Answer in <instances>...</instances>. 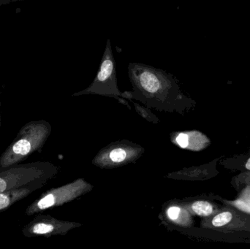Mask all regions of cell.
<instances>
[{
	"instance_id": "1",
	"label": "cell",
	"mask_w": 250,
	"mask_h": 249,
	"mask_svg": "<svg viewBox=\"0 0 250 249\" xmlns=\"http://www.w3.org/2000/svg\"><path fill=\"white\" fill-rule=\"evenodd\" d=\"M50 133L51 126L42 120L23 125L0 156V171L19 165L35 152H41Z\"/></svg>"
},
{
	"instance_id": "2",
	"label": "cell",
	"mask_w": 250,
	"mask_h": 249,
	"mask_svg": "<svg viewBox=\"0 0 250 249\" xmlns=\"http://www.w3.org/2000/svg\"><path fill=\"white\" fill-rule=\"evenodd\" d=\"M128 73L135 90L144 96L167 99L179 92L176 79L164 70L142 63H129Z\"/></svg>"
},
{
	"instance_id": "3",
	"label": "cell",
	"mask_w": 250,
	"mask_h": 249,
	"mask_svg": "<svg viewBox=\"0 0 250 249\" xmlns=\"http://www.w3.org/2000/svg\"><path fill=\"white\" fill-rule=\"evenodd\" d=\"M54 172V168L46 162H30L10 167L0 171V193L46 181Z\"/></svg>"
},
{
	"instance_id": "4",
	"label": "cell",
	"mask_w": 250,
	"mask_h": 249,
	"mask_svg": "<svg viewBox=\"0 0 250 249\" xmlns=\"http://www.w3.org/2000/svg\"><path fill=\"white\" fill-rule=\"evenodd\" d=\"M98 93L104 95H118L117 86L116 61L113 54L111 41L108 39L101 59L98 74L93 83L86 90L80 94Z\"/></svg>"
},
{
	"instance_id": "5",
	"label": "cell",
	"mask_w": 250,
	"mask_h": 249,
	"mask_svg": "<svg viewBox=\"0 0 250 249\" xmlns=\"http://www.w3.org/2000/svg\"><path fill=\"white\" fill-rule=\"evenodd\" d=\"M62 225L57 221L48 216L38 215L33 220L25 225L22 234L26 238L49 236L57 233Z\"/></svg>"
},
{
	"instance_id": "6",
	"label": "cell",
	"mask_w": 250,
	"mask_h": 249,
	"mask_svg": "<svg viewBox=\"0 0 250 249\" xmlns=\"http://www.w3.org/2000/svg\"><path fill=\"white\" fill-rule=\"evenodd\" d=\"M45 181H38L25 187L0 193V213L7 210L15 203L26 198L34 192L39 190Z\"/></svg>"
},
{
	"instance_id": "7",
	"label": "cell",
	"mask_w": 250,
	"mask_h": 249,
	"mask_svg": "<svg viewBox=\"0 0 250 249\" xmlns=\"http://www.w3.org/2000/svg\"><path fill=\"white\" fill-rule=\"evenodd\" d=\"M192 211L199 216H208L212 213V206L208 202L199 201L194 203L192 206Z\"/></svg>"
},
{
	"instance_id": "8",
	"label": "cell",
	"mask_w": 250,
	"mask_h": 249,
	"mask_svg": "<svg viewBox=\"0 0 250 249\" xmlns=\"http://www.w3.org/2000/svg\"><path fill=\"white\" fill-rule=\"evenodd\" d=\"M232 218H233V216L230 212H223L213 219L212 225L217 228L224 226L231 221Z\"/></svg>"
},
{
	"instance_id": "9",
	"label": "cell",
	"mask_w": 250,
	"mask_h": 249,
	"mask_svg": "<svg viewBox=\"0 0 250 249\" xmlns=\"http://www.w3.org/2000/svg\"><path fill=\"white\" fill-rule=\"evenodd\" d=\"M126 153L123 149H115L110 153V158L114 162H121L126 158Z\"/></svg>"
},
{
	"instance_id": "10",
	"label": "cell",
	"mask_w": 250,
	"mask_h": 249,
	"mask_svg": "<svg viewBox=\"0 0 250 249\" xmlns=\"http://www.w3.org/2000/svg\"><path fill=\"white\" fill-rule=\"evenodd\" d=\"M176 141H177L178 144L180 147L186 148L188 146V143H189V138L185 133H181L178 135Z\"/></svg>"
},
{
	"instance_id": "11",
	"label": "cell",
	"mask_w": 250,
	"mask_h": 249,
	"mask_svg": "<svg viewBox=\"0 0 250 249\" xmlns=\"http://www.w3.org/2000/svg\"><path fill=\"white\" fill-rule=\"evenodd\" d=\"M179 212H180V209L177 207H172L170 208L167 211V216H169L170 219H177L179 217Z\"/></svg>"
},
{
	"instance_id": "12",
	"label": "cell",
	"mask_w": 250,
	"mask_h": 249,
	"mask_svg": "<svg viewBox=\"0 0 250 249\" xmlns=\"http://www.w3.org/2000/svg\"><path fill=\"white\" fill-rule=\"evenodd\" d=\"M22 1V0H0V6L3 4H9V3L13 2V1Z\"/></svg>"
},
{
	"instance_id": "13",
	"label": "cell",
	"mask_w": 250,
	"mask_h": 249,
	"mask_svg": "<svg viewBox=\"0 0 250 249\" xmlns=\"http://www.w3.org/2000/svg\"><path fill=\"white\" fill-rule=\"evenodd\" d=\"M1 99H0V130H1Z\"/></svg>"
},
{
	"instance_id": "14",
	"label": "cell",
	"mask_w": 250,
	"mask_h": 249,
	"mask_svg": "<svg viewBox=\"0 0 250 249\" xmlns=\"http://www.w3.org/2000/svg\"><path fill=\"white\" fill-rule=\"evenodd\" d=\"M246 168L250 171V159L248 161V162H247Z\"/></svg>"
}]
</instances>
